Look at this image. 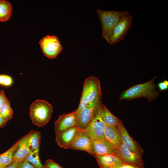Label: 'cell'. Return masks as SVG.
<instances>
[{"instance_id":"cell-1","label":"cell","mask_w":168,"mask_h":168,"mask_svg":"<svg viewBox=\"0 0 168 168\" xmlns=\"http://www.w3.org/2000/svg\"><path fill=\"white\" fill-rule=\"evenodd\" d=\"M156 78V77H154L147 82L135 85L124 90L120 95L119 100L130 101L144 97L149 102L155 100L157 98L159 93L156 90V87L154 84Z\"/></svg>"},{"instance_id":"cell-2","label":"cell","mask_w":168,"mask_h":168,"mask_svg":"<svg viewBox=\"0 0 168 168\" xmlns=\"http://www.w3.org/2000/svg\"><path fill=\"white\" fill-rule=\"evenodd\" d=\"M102 26V36L109 43L114 27L128 11H105L100 9L96 11Z\"/></svg>"},{"instance_id":"cell-3","label":"cell","mask_w":168,"mask_h":168,"mask_svg":"<svg viewBox=\"0 0 168 168\" xmlns=\"http://www.w3.org/2000/svg\"><path fill=\"white\" fill-rule=\"evenodd\" d=\"M53 106L46 100H36L31 104L29 114L33 124L39 127L46 125L50 120Z\"/></svg>"},{"instance_id":"cell-4","label":"cell","mask_w":168,"mask_h":168,"mask_svg":"<svg viewBox=\"0 0 168 168\" xmlns=\"http://www.w3.org/2000/svg\"><path fill=\"white\" fill-rule=\"evenodd\" d=\"M39 43L43 54L50 59H54L62 52L63 47L56 36L47 35Z\"/></svg>"},{"instance_id":"cell-5","label":"cell","mask_w":168,"mask_h":168,"mask_svg":"<svg viewBox=\"0 0 168 168\" xmlns=\"http://www.w3.org/2000/svg\"><path fill=\"white\" fill-rule=\"evenodd\" d=\"M105 126L106 125L101 117L99 108L95 116L87 126L82 130L88 137L91 140H93L105 138L104 131Z\"/></svg>"},{"instance_id":"cell-6","label":"cell","mask_w":168,"mask_h":168,"mask_svg":"<svg viewBox=\"0 0 168 168\" xmlns=\"http://www.w3.org/2000/svg\"><path fill=\"white\" fill-rule=\"evenodd\" d=\"M132 21V16L128 12L114 28L109 43L114 44L124 39L131 26Z\"/></svg>"},{"instance_id":"cell-7","label":"cell","mask_w":168,"mask_h":168,"mask_svg":"<svg viewBox=\"0 0 168 168\" xmlns=\"http://www.w3.org/2000/svg\"><path fill=\"white\" fill-rule=\"evenodd\" d=\"M116 151L117 156L123 163L138 168H144L142 156L132 152L122 142L116 149Z\"/></svg>"},{"instance_id":"cell-8","label":"cell","mask_w":168,"mask_h":168,"mask_svg":"<svg viewBox=\"0 0 168 168\" xmlns=\"http://www.w3.org/2000/svg\"><path fill=\"white\" fill-rule=\"evenodd\" d=\"M101 102L88 104L78 113L77 126L81 129L85 128L97 113Z\"/></svg>"},{"instance_id":"cell-9","label":"cell","mask_w":168,"mask_h":168,"mask_svg":"<svg viewBox=\"0 0 168 168\" xmlns=\"http://www.w3.org/2000/svg\"><path fill=\"white\" fill-rule=\"evenodd\" d=\"M78 115L76 110L70 113L59 116L54 124L56 134L77 126Z\"/></svg>"},{"instance_id":"cell-10","label":"cell","mask_w":168,"mask_h":168,"mask_svg":"<svg viewBox=\"0 0 168 168\" xmlns=\"http://www.w3.org/2000/svg\"><path fill=\"white\" fill-rule=\"evenodd\" d=\"M82 130L76 126L56 134L55 140L57 144L61 147L69 149L73 141Z\"/></svg>"},{"instance_id":"cell-11","label":"cell","mask_w":168,"mask_h":168,"mask_svg":"<svg viewBox=\"0 0 168 168\" xmlns=\"http://www.w3.org/2000/svg\"><path fill=\"white\" fill-rule=\"evenodd\" d=\"M93 156L112 155L117 156L116 149L105 138L92 140Z\"/></svg>"},{"instance_id":"cell-12","label":"cell","mask_w":168,"mask_h":168,"mask_svg":"<svg viewBox=\"0 0 168 168\" xmlns=\"http://www.w3.org/2000/svg\"><path fill=\"white\" fill-rule=\"evenodd\" d=\"M121 142L132 152L142 156L143 150L138 143L128 133L122 122L119 125Z\"/></svg>"},{"instance_id":"cell-13","label":"cell","mask_w":168,"mask_h":168,"mask_svg":"<svg viewBox=\"0 0 168 168\" xmlns=\"http://www.w3.org/2000/svg\"><path fill=\"white\" fill-rule=\"evenodd\" d=\"M69 149L85 151L93 156L92 140L82 129L76 137Z\"/></svg>"},{"instance_id":"cell-14","label":"cell","mask_w":168,"mask_h":168,"mask_svg":"<svg viewBox=\"0 0 168 168\" xmlns=\"http://www.w3.org/2000/svg\"><path fill=\"white\" fill-rule=\"evenodd\" d=\"M31 132V130L20 139L18 147L13 155V161L20 162L26 160L31 152L29 146L28 139Z\"/></svg>"},{"instance_id":"cell-15","label":"cell","mask_w":168,"mask_h":168,"mask_svg":"<svg viewBox=\"0 0 168 168\" xmlns=\"http://www.w3.org/2000/svg\"><path fill=\"white\" fill-rule=\"evenodd\" d=\"M89 78L88 104L96 101L101 102L102 94L100 81L94 76H91Z\"/></svg>"},{"instance_id":"cell-16","label":"cell","mask_w":168,"mask_h":168,"mask_svg":"<svg viewBox=\"0 0 168 168\" xmlns=\"http://www.w3.org/2000/svg\"><path fill=\"white\" fill-rule=\"evenodd\" d=\"M100 168H118L124 164L118 156L112 155L95 156Z\"/></svg>"},{"instance_id":"cell-17","label":"cell","mask_w":168,"mask_h":168,"mask_svg":"<svg viewBox=\"0 0 168 168\" xmlns=\"http://www.w3.org/2000/svg\"><path fill=\"white\" fill-rule=\"evenodd\" d=\"M119 125L114 126L106 125L104 131L105 138L116 150L121 142Z\"/></svg>"},{"instance_id":"cell-18","label":"cell","mask_w":168,"mask_h":168,"mask_svg":"<svg viewBox=\"0 0 168 168\" xmlns=\"http://www.w3.org/2000/svg\"><path fill=\"white\" fill-rule=\"evenodd\" d=\"M99 109L101 117L106 125L117 126L122 122L119 119L112 114L104 105L101 104Z\"/></svg>"},{"instance_id":"cell-19","label":"cell","mask_w":168,"mask_h":168,"mask_svg":"<svg viewBox=\"0 0 168 168\" xmlns=\"http://www.w3.org/2000/svg\"><path fill=\"white\" fill-rule=\"evenodd\" d=\"M20 141V139L18 140L7 150L0 154V165L4 168L10 164L13 161V155Z\"/></svg>"},{"instance_id":"cell-20","label":"cell","mask_w":168,"mask_h":168,"mask_svg":"<svg viewBox=\"0 0 168 168\" xmlns=\"http://www.w3.org/2000/svg\"><path fill=\"white\" fill-rule=\"evenodd\" d=\"M12 10V4L9 2L0 0V21H8L11 17Z\"/></svg>"},{"instance_id":"cell-21","label":"cell","mask_w":168,"mask_h":168,"mask_svg":"<svg viewBox=\"0 0 168 168\" xmlns=\"http://www.w3.org/2000/svg\"><path fill=\"white\" fill-rule=\"evenodd\" d=\"M41 140L40 133L31 130L28 139L29 146L31 152L39 151Z\"/></svg>"},{"instance_id":"cell-22","label":"cell","mask_w":168,"mask_h":168,"mask_svg":"<svg viewBox=\"0 0 168 168\" xmlns=\"http://www.w3.org/2000/svg\"><path fill=\"white\" fill-rule=\"evenodd\" d=\"M90 84L89 77H87L84 82L83 89L80 102L76 110L78 114L88 104L89 89Z\"/></svg>"},{"instance_id":"cell-23","label":"cell","mask_w":168,"mask_h":168,"mask_svg":"<svg viewBox=\"0 0 168 168\" xmlns=\"http://www.w3.org/2000/svg\"><path fill=\"white\" fill-rule=\"evenodd\" d=\"M13 114V111L11 106L10 102L7 99L0 109V116L6 119H11Z\"/></svg>"},{"instance_id":"cell-24","label":"cell","mask_w":168,"mask_h":168,"mask_svg":"<svg viewBox=\"0 0 168 168\" xmlns=\"http://www.w3.org/2000/svg\"><path fill=\"white\" fill-rule=\"evenodd\" d=\"M26 160L30 162L35 168H43L39 156V151L30 152Z\"/></svg>"},{"instance_id":"cell-25","label":"cell","mask_w":168,"mask_h":168,"mask_svg":"<svg viewBox=\"0 0 168 168\" xmlns=\"http://www.w3.org/2000/svg\"><path fill=\"white\" fill-rule=\"evenodd\" d=\"M12 78L9 76L0 74V85L5 86H9L12 84Z\"/></svg>"},{"instance_id":"cell-26","label":"cell","mask_w":168,"mask_h":168,"mask_svg":"<svg viewBox=\"0 0 168 168\" xmlns=\"http://www.w3.org/2000/svg\"><path fill=\"white\" fill-rule=\"evenodd\" d=\"M43 168H63L58 164L51 159L47 160L43 165Z\"/></svg>"},{"instance_id":"cell-27","label":"cell","mask_w":168,"mask_h":168,"mask_svg":"<svg viewBox=\"0 0 168 168\" xmlns=\"http://www.w3.org/2000/svg\"><path fill=\"white\" fill-rule=\"evenodd\" d=\"M157 86L159 90V92L164 91L168 89V81L165 80L162 82L158 83Z\"/></svg>"},{"instance_id":"cell-28","label":"cell","mask_w":168,"mask_h":168,"mask_svg":"<svg viewBox=\"0 0 168 168\" xmlns=\"http://www.w3.org/2000/svg\"><path fill=\"white\" fill-rule=\"evenodd\" d=\"M17 168H35L27 160L18 162Z\"/></svg>"},{"instance_id":"cell-29","label":"cell","mask_w":168,"mask_h":168,"mask_svg":"<svg viewBox=\"0 0 168 168\" xmlns=\"http://www.w3.org/2000/svg\"><path fill=\"white\" fill-rule=\"evenodd\" d=\"M4 91L2 90L0 91V109L2 106L7 100Z\"/></svg>"},{"instance_id":"cell-30","label":"cell","mask_w":168,"mask_h":168,"mask_svg":"<svg viewBox=\"0 0 168 168\" xmlns=\"http://www.w3.org/2000/svg\"><path fill=\"white\" fill-rule=\"evenodd\" d=\"M10 119L5 118L0 116V128L4 127Z\"/></svg>"},{"instance_id":"cell-31","label":"cell","mask_w":168,"mask_h":168,"mask_svg":"<svg viewBox=\"0 0 168 168\" xmlns=\"http://www.w3.org/2000/svg\"><path fill=\"white\" fill-rule=\"evenodd\" d=\"M18 163L16 161H13L10 164L4 168H17Z\"/></svg>"},{"instance_id":"cell-32","label":"cell","mask_w":168,"mask_h":168,"mask_svg":"<svg viewBox=\"0 0 168 168\" xmlns=\"http://www.w3.org/2000/svg\"><path fill=\"white\" fill-rule=\"evenodd\" d=\"M118 168H138L128 164H123Z\"/></svg>"},{"instance_id":"cell-33","label":"cell","mask_w":168,"mask_h":168,"mask_svg":"<svg viewBox=\"0 0 168 168\" xmlns=\"http://www.w3.org/2000/svg\"><path fill=\"white\" fill-rule=\"evenodd\" d=\"M0 168H4L0 165Z\"/></svg>"}]
</instances>
